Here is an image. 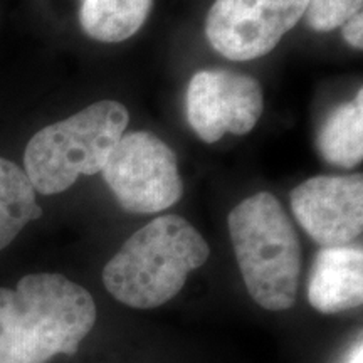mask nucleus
Here are the masks:
<instances>
[{"label": "nucleus", "instance_id": "nucleus-1", "mask_svg": "<svg viewBox=\"0 0 363 363\" xmlns=\"http://www.w3.org/2000/svg\"><path fill=\"white\" fill-rule=\"evenodd\" d=\"M96 305L62 274H27L0 288V363H48L74 355L96 323Z\"/></svg>", "mask_w": 363, "mask_h": 363}, {"label": "nucleus", "instance_id": "nucleus-2", "mask_svg": "<svg viewBox=\"0 0 363 363\" xmlns=\"http://www.w3.org/2000/svg\"><path fill=\"white\" fill-rule=\"evenodd\" d=\"M208 244L179 216H162L131 235L103 269L113 298L136 310H152L177 296L189 272L206 264Z\"/></svg>", "mask_w": 363, "mask_h": 363}, {"label": "nucleus", "instance_id": "nucleus-3", "mask_svg": "<svg viewBox=\"0 0 363 363\" xmlns=\"http://www.w3.org/2000/svg\"><path fill=\"white\" fill-rule=\"evenodd\" d=\"M235 259L249 294L269 311L296 303L301 276V244L278 199L259 192L229 214Z\"/></svg>", "mask_w": 363, "mask_h": 363}, {"label": "nucleus", "instance_id": "nucleus-4", "mask_svg": "<svg viewBox=\"0 0 363 363\" xmlns=\"http://www.w3.org/2000/svg\"><path fill=\"white\" fill-rule=\"evenodd\" d=\"M130 115L118 101L89 104L66 120L39 130L24 152V172L35 192H65L79 175L103 170L128 128Z\"/></svg>", "mask_w": 363, "mask_h": 363}, {"label": "nucleus", "instance_id": "nucleus-5", "mask_svg": "<svg viewBox=\"0 0 363 363\" xmlns=\"http://www.w3.org/2000/svg\"><path fill=\"white\" fill-rule=\"evenodd\" d=\"M101 172L118 203L133 214L167 211L184 192L174 150L148 131L121 136Z\"/></svg>", "mask_w": 363, "mask_h": 363}, {"label": "nucleus", "instance_id": "nucleus-6", "mask_svg": "<svg viewBox=\"0 0 363 363\" xmlns=\"http://www.w3.org/2000/svg\"><path fill=\"white\" fill-rule=\"evenodd\" d=\"M308 0H216L206 35L230 61H251L271 52L305 16Z\"/></svg>", "mask_w": 363, "mask_h": 363}, {"label": "nucleus", "instance_id": "nucleus-7", "mask_svg": "<svg viewBox=\"0 0 363 363\" xmlns=\"http://www.w3.org/2000/svg\"><path fill=\"white\" fill-rule=\"evenodd\" d=\"M262 88L252 76L227 69L195 72L187 89V118L206 143L224 133L246 135L262 115Z\"/></svg>", "mask_w": 363, "mask_h": 363}, {"label": "nucleus", "instance_id": "nucleus-8", "mask_svg": "<svg viewBox=\"0 0 363 363\" xmlns=\"http://www.w3.org/2000/svg\"><path fill=\"white\" fill-rule=\"evenodd\" d=\"M293 214L323 247L350 246L363 230V177L318 175L289 194Z\"/></svg>", "mask_w": 363, "mask_h": 363}, {"label": "nucleus", "instance_id": "nucleus-9", "mask_svg": "<svg viewBox=\"0 0 363 363\" xmlns=\"http://www.w3.org/2000/svg\"><path fill=\"white\" fill-rule=\"evenodd\" d=\"M308 299L316 311L335 315L362 306V247H323L316 252L308 283Z\"/></svg>", "mask_w": 363, "mask_h": 363}, {"label": "nucleus", "instance_id": "nucleus-10", "mask_svg": "<svg viewBox=\"0 0 363 363\" xmlns=\"http://www.w3.org/2000/svg\"><path fill=\"white\" fill-rule=\"evenodd\" d=\"M318 150L325 160L342 169H353L363 160V91L340 104L318 133Z\"/></svg>", "mask_w": 363, "mask_h": 363}, {"label": "nucleus", "instance_id": "nucleus-11", "mask_svg": "<svg viewBox=\"0 0 363 363\" xmlns=\"http://www.w3.org/2000/svg\"><path fill=\"white\" fill-rule=\"evenodd\" d=\"M153 0H83L81 27L99 43H121L145 24Z\"/></svg>", "mask_w": 363, "mask_h": 363}, {"label": "nucleus", "instance_id": "nucleus-12", "mask_svg": "<svg viewBox=\"0 0 363 363\" xmlns=\"http://www.w3.org/2000/svg\"><path fill=\"white\" fill-rule=\"evenodd\" d=\"M40 216L43 208L35 201L29 177L16 163L0 157V251Z\"/></svg>", "mask_w": 363, "mask_h": 363}, {"label": "nucleus", "instance_id": "nucleus-13", "mask_svg": "<svg viewBox=\"0 0 363 363\" xmlns=\"http://www.w3.org/2000/svg\"><path fill=\"white\" fill-rule=\"evenodd\" d=\"M362 6L363 0H308L306 22L318 33H330L362 12Z\"/></svg>", "mask_w": 363, "mask_h": 363}, {"label": "nucleus", "instance_id": "nucleus-14", "mask_svg": "<svg viewBox=\"0 0 363 363\" xmlns=\"http://www.w3.org/2000/svg\"><path fill=\"white\" fill-rule=\"evenodd\" d=\"M343 27V39L347 40L352 48H363V13L358 12L350 21H347Z\"/></svg>", "mask_w": 363, "mask_h": 363}, {"label": "nucleus", "instance_id": "nucleus-15", "mask_svg": "<svg viewBox=\"0 0 363 363\" xmlns=\"http://www.w3.org/2000/svg\"><path fill=\"white\" fill-rule=\"evenodd\" d=\"M348 363H363V350H362V345H358L357 350L353 352V355L350 358V362Z\"/></svg>", "mask_w": 363, "mask_h": 363}]
</instances>
